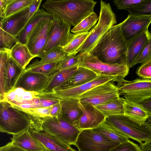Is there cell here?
Masks as SVG:
<instances>
[{
  "instance_id": "22",
  "label": "cell",
  "mask_w": 151,
  "mask_h": 151,
  "mask_svg": "<svg viewBox=\"0 0 151 151\" xmlns=\"http://www.w3.org/2000/svg\"><path fill=\"white\" fill-rule=\"evenodd\" d=\"M10 139L13 145L25 151H43L46 150L33 136L29 129L13 135Z\"/></svg>"
},
{
  "instance_id": "48",
  "label": "cell",
  "mask_w": 151,
  "mask_h": 151,
  "mask_svg": "<svg viewBox=\"0 0 151 151\" xmlns=\"http://www.w3.org/2000/svg\"><path fill=\"white\" fill-rule=\"evenodd\" d=\"M9 0H0V17L1 20L5 18V12Z\"/></svg>"
},
{
  "instance_id": "49",
  "label": "cell",
  "mask_w": 151,
  "mask_h": 151,
  "mask_svg": "<svg viewBox=\"0 0 151 151\" xmlns=\"http://www.w3.org/2000/svg\"><path fill=\"white\" fill-rule=\"evenodd\" d=\"M141 104L147 111L149 115H151V99L143 102Z\"/></svg>"
},
{
  "instance_id": "42",
  "label": "cell",
  "mask_w": 151,
  "mask_h": 151,
  "mask_svg": "<svg viewBox=\"0 0 151 151\" xmlns=\"http://www.w3.org/2000/svg\"><path fill=\"white\" fill-rule=\"evenodd\" d=\"M151 59V34L140 55L134 63V65L143 63Z\"/></svg>"
},
{
  "instance_id": "45",
  "label": "cell",
  "mask_w": 151,
  "mask_h": 151,
  "mask_svg": "<svg viewBox=\"0 0 151 151\" xmlns=\"http://www.w3.org/2000/svg\"><path fill=\"white\" fill-rule=\"evenodd\" d=\"M42 1V0H33L29 7L26 18L27 23L38 11Z\"/></svg>"
},
{
  "instance_id": "40",
  "label": "cell",
  "mask_w": 151,
  "mask_h": 151,
  "mask_svg": "<svg viewBox=\"0 0 151 151\" xmlns=\"http://www.w3.org/2000/svg\"><path fill=\"white\" fill-rule=\"evenodd\" d=\"M109 151H142L140 146L129 140L121 143L111 149Z\"/></svg>"
},
{
  "instance_id": "11",
  "label": "cell",
  "mask_w": 151,
  "mask_h": 151,
  "mask_svg": "<svg viewBox=\"0 0 151 151\" xmlns=\"http://www.w3.org/2000/svg\"><path fill=\"white\" fill-rule=\"evenodd\" d=\"M113 81L98 86L81 95L78 98L81 104L94 106L120 97L119 90Z\"/></svg>"
},
{
  "instance_id": "4",
  "label": "cell",
  "mask_w": 151,
  "mask_h": 151,
  "mask_svg": "<svg viewBox=\"0 0 151 151\" xmlns=\"http://www.w3.org/2000/svg\"><path fill=\"white\" fill-rule=\"evenodd\" d=\"M116 23V16L110 4H107L101 0V10L98 23L90 31V34L78 50L77 53L89 52Z\"/></svg>"
},
{
  "instance_id": "51",
  "label": "cell",
  "mask_w": 151,
  "mask_h": 151,
  "mask_svg": "<svg viewBox=\"0 0 151 151\" xmlns=\"http://www.w3.org/2000/svg\"><path fill=\"white\" fill-rule=\"evenodd\" d=\"M145 124L147 125L151 126V115L149 116L145 121Z\"/></svg>"
},
{
  "instance_id": "23",
  "label": "cell",
  "mask_w": 151,
  "mask_h": 151,
  "mask_svg": "<svg viewBox=\"0 0 151 151\" xmlns=\"http://www.w3.org/2000/svg\"><path fill=\"white\" fill-rule=\"evenodd\" d=\"M78 102L77 99H61V110L59 116L73 124V123L78 120L83 114Z\"/></svg>"
},
{
  "instance_id": "25",
  "label": "cell",
  "mask_w": 151,
  "mask_h": 151,
  "mask_svg": "<svg viewBox=\"0 0 151 151\" xmlns=\"http://www.w3.org/2000/svg\"><path fill=\"white\" fill-rule=\"evenodd\" d=\"M124 115L141 125L144 124L149 115L141 104L125 100L124 104Z\"/></svg>"
},
{
  "instance_id": "26",
  "label": "cell",
  "mask_w": 151,
  "mask_h": 151,
  "mask_svg": "<svg viewBox=\"0 0 151 151\" xmlns=\"http://www.w3.org/2000/svg\"><path fill=\"white\" fill-rule=\"evenodd\" d=\"M11 57L23 69L35 57L31 53L26 44L19 42L10 50Z\"/></svg>"
},
{
  "instance_id": "27",
  "label": "cell",
  "mask_w": 151,
  "mask_h": 151,
  "mask_svg": "<svg viewBox=\"0 0 151 151\" xmlns=\"http://www.w3.org/2000/svg\"><path fill=\"white\" fill-rule=\"evenodd\" d=\"M78 65L62 70L55 73L50 77L47 85L43 92H53V90L59 87L67 80L76 70Z\"/></svg>"
},
{
  "instance_id": "53",
  "label": "cell",
  "mask_w": 151,
  "mask_h": 151,
  "mask_svg": "<svg viewBox=\"0 0 151 151\" xmlns=\"http://www.w3.org/2000/svg\"><path fill=\"white\" fill-rule=\"evenodd\" d=\"M150 34H151V32H150Z\"/></svg>"
},
{
  "instance_id": "16",
  "label": "cell",
  "mask_w": 151,
  "mask_h": 151,
  "mask_svg": "<svg viewBox=\"0 0 151 151\" xmlns=\"http://www.w3.org/2000/svg\"><path fill=\"white\" fill-rule=\"evenodd\" d=\"M118 76L99 75L94 79L82 85L70 88L54 90L53 92L61 99H78L82 94L92 88L108 82L113 81Z\"/></svg>"
},
{
  "instance_id": "17",
  "label": "cell",
  "mask_w": 151,
  "mask_h": 151,
  "mask_svg": "<svg viewBox=\"0 0 151 151\" xmlns=\"http://www.w3.org/2000/svg\"><path fill=\"white\" fill-rule=\"evenodd\" d=\"M50 78L40 73L24 70L14 88L20 87L28 91L43 92Z\"/></svg>"
},
{
  "instance_id": "9",
  "label": "cell",
  "mask_w": 151,
  "mask_h": 151,
  "mask_svg": "<svg viewBox=\"0 0 151 151\" xmlns=\"http://www.w3.org/2000/svg\"><path fill=\"white\" fill-rule=\"evenodd\" d=\"M71 25L68 23L54 17L51 28L45 46L38 57L58 47L63 49L73 37L74 34L70 32Z\"/></svg>"
},
{
  "instance_id": "34",
  "label": "cell",
  "mask_w": 151,
  "mask_h": 151,
  "mask_svg": "<svg viewBox=\"0 0 151 151\" xmlns=\"http://www.w3.org/2000/svg\"><path fill=\"white\" fill-rule=\"evenodd\" d=\"M99 19L94 12H91L74 27L71 32L75 34L88 31L96 24Z\"/></svg>"
},
{
  "instance_id": "47",
  "label": "cell",
  "mask_w": 151,
  "mask_h": 151,
  "mask_svg": "<svg viewBox=\"0 0 151 151\" xmlns=\"http://www.w3.org/2000/svg\"><path fill=\"white\" fill-rule=\"evenodd\" d=\"M61 110L60 101L52 106L50 114L51 117L58 116L60 115Z\"/></svg>"
},
{
  "instance_id": "20",
  "label": "cell",
  "mask_w": 151,
  "mask_h": 151,
  "mask_svg": "<svg viewBox=\"0 0 151 151\" xmlns=\"http://www.w3.org/2000/svg\"><path fill=\"white\" fill-rule=\"evenodd\" d=\"M33 136L48 151H77L57 137L45 132L30 129Z\"/></svg>"
},
{
  "instance_id": "36",
  "label": "cell",
  "mask_w": 151,
  "mask_h": 151,
  "mask_svg": "<svg viewBox=\"0 0 151 151\" xmlns=\"http://www.w3.org/2000/svg\"><path fill=\"white\" fill-rule=\"evenodd\" d=\"M125 9L132 15L151 17V0H145L139 4Z\"/></svg>"
},
{
  "instance_id": "14",
  "label": "cell",
  "mask_w": 151,
  "mask_h": 151,
  "mask_svg": "<svg viewBox=\"0 0 151 151\" xmlns=\"http://www.w3.org/2000/svg\"><path fill=\"white\" fill-rule=\"evenodd\" d=\"M78 104L83 114L73 123L78 129H92L104 122L106 117L94 106L83 104L79 101Z\"/></svg>"
},
{
  "instance_id": "43",
  "label": "cell",
  "mask_w": 151,
  "mask_h": 151,
  "mask_svg": "<svg viewBox=\"0 0 151 151\" xmlns=\"http://www.w3.org/2000/svg\"><path fill=\"white\" fill-rule=\"evenodd\" d=\"M136 73L142 78L151 79V59L142 63Z\"/></svg>"
},
{
  "instance_id": "35",
  "label": "cell",
  "mask_w": 151,
  "mask_h": 151,
  "mask_svg": "<svg viewBox=\"0 0 151 151\" xmlns=\"http://www.w3.org/2000/svg\"><path fill=\"white\" fill-rule=\"evenodd\" d=\"M33 0H9L5 12V18L28 7Z\"/></svg>"
},
{
  "instance_id": "28",
  "label": "cell",
  "mask_w": 151,
  "mask_h": 151,
  "mask_svg": "<svg viewBox=\"0 0 151 151\" xmlns=\"http://www.w3.org/2000/svg\"><path fill=\"white\" fill-rule=\"evenodd\" d=\"M53 15L45 10L39 9L37 12L27 22L24 28L17 37L18 42L26 44L28 37L32 30L39 22Z\"/></svg>"
},
{
  "instance_id": "21",
  "label": "cell",
  "mask_w": 151,
  "mask_h": 151,
  "mask_svg": "<svg viewBox=\"0 0 151 151\" xmlns=\"http://www.w3.org/2000/svg\"><path fill=\"white\" fill-rule=\"evenodd\" d=\"M98 75L88 68L78 66L76 70L70 77L54 90L68 89L77 87L92 80Z\"/></svg>"
},
{
  "instance_id": "24",
  "label": "cell",
  "mask_w": 151,
  "mask_h": 151,
  "mask_svg": "<svg viewBox=\"0 0 151 151\" xmlns=\"http://www.w3.org/2000/svg\"><path fill=\"white\" fill-rule=\"evenodd\" d=\"M24 70L10 56L6 66L4 85L5 93L14 88Z\"/></svg>"
},
{
  "instance_id": "32",
  "label": "cell",
  "mask_w": 151,
  "mask_h": 151,
  "mask_svg": "<svg viewBox=\"0 0 151 151\" xmlns=\"http://www.w3.org/2000/svg\"><path fill=\"white\" fill-rule=\"evenodd\" d=\"M90 31L74 34L67 45L63 49L67 55L76 56L77 51L90 34Z\"/></svg>"
},
{
  "instance_id": "6",
  "label": "cell",
  "mask_w": 151,
  "mask_h": 151,
  "mask_svg": "<svg viewBox=\"0 0 151 151\" xmlns=\"http://www.w3.org/2000/svg\"><path fill=\"white\" fill-rule=\"evenodd\" d=\"M114 81L117 82L119 96L123 95L126 100L141 104L151 99V79L137 78L128 81L117 77Z\"/></svg>"
},
{
  "instance_id": "52",
  "label": "cell",
  "mask_w": 151,
  "mask_h": 151,
  "mask_svg": "<svg viewBox=\"0 0 151 151\" xmlns=\"http://www.w3.org/2000/svg\"><path fill=\"white\" fill-rule=\"evenodd\" d=\"M43 151H48V150H45Z\"/></svg>"
},
{
  "instance_id": "44",
  "label": "cell",
  "mask_w": 151,
  "mask_h": 151,
  "mask_svg": "<svg viewBox=\"0 0 151 151\" xmlns=\"http://www.w3.org/2000/svg\"><path fill=\"white\" fill-rule=\"evenodd\" d=\"M145 0H115L113 1L114 4L117 9H125L131 7L139 4Z\"/></svg>"
},
{
  "instance_id": "46",
  "label": "cell",
  "mask_w": 151,
  "mask_h": 151,
  "mask_svg": "<svg viewBox=\"0 0 151 151\" xmlns=\"http://www.w3.org/2000/svg\"><path fill=\"white\" fill-rule=\"evenodd\" d=\"M0 151H25L13 144L12 142L0 148Z\"/></svg>"
},
{
  "instance_id": "18",
  "label": "cell",
  "mask_w": 151,
  "mask_h": 151,
  "mask_svg": "<svg viewBox=\"0 0 151 151\" xmlns=\"http://www.w3.org/2000/svg\"><path fill=\"white\" fill-rule=\"evenodd\" d=\"M150 33L146 29L137 36L127 44L126 65L129 69L140 55L146 45Z\"/></svg>"
},
{
  "instance_id": "33",
  "label": "cell",
  "mask_w": 151,
  "mask_h": 151,
  "mask_svg": "<svg viewBox=\"0 0 151 151\" xmlns=\"http://www.w3.org/2000/svg\"><path fill=\"white\" fill-rule=\"evenodd\" d=\"M10 57V50L5 48H0V99L5 93L4 81L6 66Z\"/></svg>"
},
{
  "instance_id": "3",
  "label": "cell",
  "mask_w": 151,
  "mask_h": 151,
  "mask_svg": "<svg viewBox=\"0 0 151 151\" xmlns=\"http://www.w3.org/2000/svg\"><path fill=\"white\" fill-rule=\"evenodd\" d=\"M42 119L19 110L6 102H0V131L12 135L27 129L37 130Z\"/></svg>"
},
{
  "instance_id": "38",
  "label": "cell",
  "mask_w": 151,
  "mask_h": 151,
  "mask_svg": "<svg viewBox=\"0 0 151 151\" xmlns=\"http://www.w3.org/2000/svg\"><path fill=\"white\" fill-rule=\"evenodd\" d=\"M79 60L78 55L76 56L66 55L59 61L53 74L59 71L78 65Z\"/></svg>"
},
{
  "instance_id": "10",
  "label": "cell",
  "mask_w": 151,
  "mask_h": 151,
  "mask_svg": "<svg viewBox=\"0 0 151 151\" xmlns=\"http://www.w3.org/2000/svg\"><path fill=\"white\" fill-rule=\"evenodd\" d=\"M119 144L87 129L81 131L75 146L79 151H109Z\"/></svg>"
},
{
  "instance_id": "2",
  "label": "cell",
  "mask_w": 151,
  "mask_h": 151,
  "mask_svg": "<svg viewBox=\"0 0 151 151\" xmlns=\"http://www.w3.org/2000/svg\"><path fill=\"white\" fill-rule=\"evenodd\" d=\"M96 2L93 0H47L42 7L47 12L74 27L94 12Z\"/></svg>"
},
{
  "instance_id": "13",
  "label": "cell",
  "mask_w": 151,
  "mask_h": 151,
  "mask_svg": "<svg viewBox=\"0 0 151 151\" xmlns=\"http://www.w3.org/2000/svg\"><path fill=\"white\" fill-rule=\"evenodd\" d=\"M54 18L53 16L39 22L28 37L26 45L35 58L38 57L45 46Z\"/></svg>"
},
{
  "instance_id": "30",
  "label": "cell",
  "mask_w": 151,
  "mask_h": 151,
  "mask_svg": "<svg viewBox=\"0 0 151 151\" xmlns=\"http://www.w3.org/2000/svg\"><path fill=\"white\" fill-rule=\"evenodd\" d=\"M92 130L97 133L120 143L127 142L129 139L127 137L104 122Z\"/></svg>"
},
{
  "instance_id": "12",
  "label": "cell",
  "mask_w": 151,
  "mask_h": 151,
  "mask_svg": "<svg viewBox=\"0 0 151 151\" xmlns=\"http://www.w3.org/2000/svg\"><path fill=\"white\" fill-rule=\"evenodd\" d=\"M41 92L28 91L22 88H15L5 93L0 100L6 102L21 111L40 107L39 95Z\"/></svg>"
},
{
  "instance_id": "19",
  "label": "cell",
  "mask_w": 151,
  "mask_h": 151,
  "mask_svg": "<svg viewBox=\"0 0 151 151\" xmlns=\"http://www.w3.org/2000/svg\"><path fill=\"white\" fill-rule=\"evenodd\" d=\"M29 7L8 17L1 20L0 27L17 37L27 23L26 18Z\"/></svg>"
},
{
  "instance_id": "1",
  "label": "cell",
  "mask_w": 151,
  "mask_h": 151,
  "mask_svg": "<svg viewBox=\"0 0 151 151\" xmlns=\"http://www.w3.org/2000/svg\"><path fill=\"white\" fill-rule=\"evenodd\" d=\"M123 23L112 27L89 53L104 63L126 65L127 44L121 31Z\"/></svg>"
},
{
  "instance_id": "37",
  "label": "cell",
  "mask_w": 151,
  "mask_h": 151,
  "mask_svg": "<svg viewBox=\"0 0 151 151\" xmlns=\"http://www.w3.org/2000/svg\"><path fill=\"white\" fill-rule=\"evenodd\" d=\"M59 61L46 63L36 67L28 69H25L24 70L50 77L53 74Z\"/></svg>"
},
{
  "instance_id": "39",
  "label": "cell",
  "mask_w": 151,
  "mask_h": 151,
  "mask_svg": "<svg viewBox=\"0 0 151 151\" xmlns=\"http://www.w3.org/2000/svg\"><path fill=\"white\" fill-rule=\"evenodd\" d=\"M17 42V37L9 34L0 27V48L11 50Z\"/></svg>"
},
{
  "instance_id": "8",
  "label": "cell",
  "mask_w": 151,
  "mask_h": 151,
  "mask_svg": "<svg viewBox=\"0 0 151 151\" xmlns=\"http://www.w3.org/2000/svg\"><path fill=\"white\" fill-rule=\"evenodd\" d=\"M78 55V65L88 68L98 75L115 76L124 78L129 73V68L126 64L104 63L87 52Z\"/></svg>"
},
{
  "instance_id": "5",
  "label": "cell",
  "mask_w": 151,
  "mask_h": 151,
  "mask_svg": "<svg viewBox=\"0 0 151 151\" xmlns=\"http://www.w3.org/2000/svg\"><path fill=\"white\" fill-rule=\"evenodd\" d=\"M104 122L129 138L137 142L140 147L145 144L150 137V134L145 123L141 125L124 114L106 117Z\"/></svg>"
},
{
  "instance_id": "31",
  "label": "cell",
  "mask_w": 151,
  "mask_h": 151,
  "mask_svg": "<svg viewBox=\"0 0 151 151\" xmlns=\"http://www.w3.org/2000/svg\"><path fill=\"white\" fill-rule=\"evenodd\" d=\"M66 55V54L63 48L58 47L42 56L40 60H37L34 61L25 69H28L43 64L60 61Z\"/></svg>"
},
{
  "instance_id": "41",
  "label": "cell",
  "mask_w": 151,
  "mask_h": 151,
  "mask_svg": "<svg viewBox=\"0 0 151 151\" xmlns=\"http://www.w3.org/2000/svg\"><path fill=\"white\" fill-rule=\"evenodd\" d=\"M52 106L47 107L29 108L22 111L35 115L41 118L51 117L50 113Z\"/></svg>"
},
{
  "instance_id": "7",
  "label": "cell",
  "mask_w": 151,
  "mask_h": 151,
  "mask_svg": "<svg viewBox=\"0 0 151 151\" xmlns=\"http://www.w3.org/2000/svg\"><path fill=\"white\" fill-rule=\"evenodd\" d=\"M41 131L51 135L68 145H75L81 131L60 116L42 119Z\"/></svg>"
},
{
  "instance_id": "50",
  "label": "cell",
  "mask_w": 151,
  "mask_h": 151,
  "mask_svg": "<svg viewBox=\"0 0 151 151\" xmlns=\"http://www.w3.org/2000/svg\"><path fill=\"white\" fill-rule=\"evenodd\" d=\"M150 134V137L146 142L143 145L151 146V126L147 125L145 124Z\"/></svg>"
},
{
  "instance_id": "29",
  "label": "cell",
  "mask_w": 151,
  "mask_h": 151,
  "mask_svg": "<svg viewBox=\"0 0 151 151\" xmlns=\"http://www.w3.org/2000/svg\"><path fill=\"white\" fill-rule=\"evenodd\" d=\"M124 98L119 97L104 104L94 106L106 117L113 115L124 114Z\"/></svg>"
},
{
  "instance_id": "15",
  "label": "cell",
  "mask_w": 151,
  "mask_h": 151,
  "mask_svg": "<svg viewBox=\"0 0 151 151\" xmlns=\"http://www.w3.org/2000/svg\"><path fill=\"white\" fill-rule=\"evenodd\" d=\"M151 23V17L138 16L129 14L123 21L121 29L128 44L134 37L148 27Z\"/></svg>"
}]
</instances>
